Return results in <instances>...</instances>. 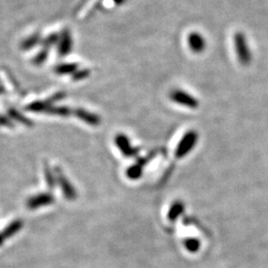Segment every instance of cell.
I'll list each match as a JSON object with an SVG mask.
<instances>
[{
	"label": "cell",
	"mask_w": 268,
	"mask_h": 268,
	"mask_svg": "<svg viewBox=\"0 0 268 268\" xmlns=\"http://www.w3.org/2000/svg\"><path fill=\"white\" fill-rule=\"evenodd\" d=\"M199 135L195 130H190L185 134L180 140V142L177 145V148L175 151V156L178 159H182L185 156H187L191 151L194 149L195 145L198 142Z\"/></svg>",
	"instance_id": "6da1fadb"
},
{
	"label": "cell",
	"mask_w": 268,
	"mask_h": 268,
	"mask_svg": "<svg viewBox=\"0 0 268 268\" xmlns=\"http://www.w3.org/2000/svg\"><path fill=\"white\" fill-rule=\"evenodd\" d=\"M54 173L56 176V180H57V184H59L61 190L63 191V194L65 196V198L70 201H74L77 199L78 194L77 191L75 189V187L73 184L69 181L66 175L64 174L63 170L58 166L54 167Z\"/></svg>",
	"instance_id": "7a4b0ae2"
},
{
	"label": "cell",
	"mask_w": 268,
	"mask_h": 268,
	"mask_svg": "<svg viewBox=\"0 0 268 268\" xmlns=\"http://www.w3.org/2000/svg\"><path fill=\"white\" fill-rule=\"evenodd\" d=\"M170 99L174 102L187 106L189 108H197L199 106V101L192 95L186 93L182 90H174L170 94Z\"/></svg>",
	"instance_id": "3957f363"
},
{
	"label": "cell",
	"mask_w": 268,
	"mask_h": 268,
	"mask_svg": "<svg viewBox=\"0 0 268 268\" xmlns=\"http://www.w3.org/2000/svg\"><path fill=\"white\" fill-rule=\"evenodd\" d=\"M115 143L118 149L122 153V155L126 158H133L139 153V148L133 147L130 144L128 137L124 134H118L115 138Z\"/></svg>",
	"instance_id": "277c9868"
},
{
	"label": "cell",
	"mask_w": 268,
	"mask_h": 268,
	"mask_svg": "<svg viewBox=\"0 0 268 268\" xmlns=\"http://www.w3.org/2000/svg\"><path fill=\"white\" fill-rule=\"evenodd\" d=\"M55 202V197L51 194L50 192L48 193H41L37 194L35 196H32L29 198L26 203V206L29 210H36L45 206H50L54 204Z\"/></svg>",
	"instance_id": "5b68a950"
},
{
	"label": "cell",
	"mask_w": 268,
	"mask_h": 268,
	"mask_svg": "<svg viewBox=\"0 0 268 268\" xmlns=\"http://www.w3.org/2000/svg\"><path fill=\"white\" fill-rule=\"evenodd\" d=\"M235 49L239 59V62L242 65H248L251 63V52L247 45L245 39L242 36H237L235 37Z\"/></svg>",
	"instance_id": "8992f818"
},
{
	"label": "cell",
	"mask_w": 268,
	"mask_h": 268,
	"mask_svg": "<svg viewBox=\"0 0 268 268\" xmlns=\"http://www.w3.org/2000/svg\"><path fill=\"white\" fill-rule=\"evenodd\" d=\"M73 114L76 118L84 121V123L92 126H99L101 124V119L98 115L87 111L83 108H76L73 110Z\"/></svg>",
	"instance_id": "52a82bcc"
},
{
	"label": "cell",
	"mask_w": 268,
	"mask_h": 268,
	"mask_svg": "<svg viewBox=\"0 0 268 268\" xmlns=\"http://www.w3.org/2000/svg\"><path fill=\"white\" fill-rule=\"evenodd\" d=\"M23 225H24V224H23V220H21V219H19V218L14 219L13 221H11V222L3 230V232L1 233V235L3 236L4 240H5V239H8V238H10V237H12V236H14V235H16L17 233H19V232L22 230Z\"/></svg>",
	"instance_id": "ba28073f"
},
{
	"label": "cell",
	"mask_w": 268,
	"mask_h": 268,
	"mask_svg": "<svg viewBox=\"0 0 268 268\" xmlns=\"http://www.w3.org/2000/svg\"><path fill=\"white\" fill-rule=\"evenodd\" d=\"M185 212V205L182 201H175L170 207L168 212V219L170 221H176Z\"/></svg>",
	"instance_id": "9c48e42d"
},
{
	"label": "cell",
	"mask_w": 268,
	"mask_h": 268,
	"mask_svg": "<svg viewBox=\"0 0 268 268\" xmlns=\"http://www.w3.org/2000/svg\"><path fill=\"white\" fill-rule=\"evenodd\" d=\"M189 45L191 49L195 53H201L205 49L206 43L204 39L202 38L201 35L199 34H191L189 38Z\"/></svg>",
	"instance_id": "30bf717a"
},
{
	"label": "cell",
	"mask_w": 268,
	"mask_h": 268,
	"mask_svg": "<svg viewBox=\"0 0 268 268\" xmlns=\"http://www.w3.org/2000/svg\"><path fill=\"white\" fill-rule=\"evenodd\" d=\"M72 113H73V110L68 106H56V105H51L48 107V109L45 111V114L52 115V116H57V117H62V118L70 117Z\"/></svg>",
	"instance_id": "8fae6325"
},
{
	"label": "cell",
	"mask_w": 268,
	"mask_h": 268,
	"mask_svg": "<svg viewBox=\"0 0 268 268\" xmlns=\"http://www.w3.org/2000/svg\"><path fill=\"white\" fill-rule=\"evenodd\" d=\"M8 116H9V118L14 119L17 122H19L23 125H26L28 127H31L34 125L33 121L31 119L24 117L21 113H19L15 108H9L8 109Z\"/></svg>",
	"instance_id": "7c38bea8"
},
{
	"label": "cell",
	"mask_w": 268,
	"mask_h": 268,
	"mask_svg": "<svg viewBox=\"0 0 268 268\" xmlns=\"http://www.w3.org/2000/svg\"><path fill=\"white\" fill-rule=\"evenodd\" d=\"M44 176H45V181L47 183V186L50 190H54L56 188L57 180L56 176L54 173V170L49 166L48 162L44 163Z\"/></svg>",
	"instance_id": "4fadbf2b"
},
{
	"label": "cell",
	"mask_w": 268,
	"mask_h": 268,
	"mask_svg": "<svg viewBox=\"0 0 268 268\" xmlns=\"http://www.w3.org/2000/svg\"><path fill=\"white\" fill-rule=\"evenodd\" d=\"M143 168H144V166H142L141 164L136 162L134 165L130 166L126 170L127 178L130 179V180H133V181L138 180L143 175Z\"/></svg>",
	"instance_id": "5bb4252c"
},
{
	"label": "cell",
	"mask_w": 268,
	"mask_h": 268,
	"mask_svg": "<svg viewBox=\"0 0 268 268\" xmlns=\"http://www.w3.org/2000/svg\"><path fill=\"white\" fill-rule=\"evenodd\" d=\"M79 66L77 64H63V65H59L55 69V72L58 75H70V74H74L78 71Z\"/></svg>",
	"instance_id": "9a60e30c"
},
{
	"label": "cell",
	"mask_w": 268,
	"mask_h": 268,
	"mask_svg": "<svg viewBox=\"0 0 268 268\" xmlns=\"http://www.w3.org/2000/svg\"><path fill=\"white\" fill-rule=\"evenodd\" d=\"M72 49V40L69 35L63 37L61 44L59 45V55L60 56H66Z\"/></svg>",
	"instance_id": "2e32d148"
},
{
	"label": "cell",
	"mask_w": 268,
	"mask_h": 268,
	"mask_svg": "<svg viewBox=\"0 0 268 268\" xmlns=\"http://www.w3.org/2000/svg\"><path fill=\"white\" fill-rule=\"evenodd\" d=\"M185 248L191 252H198V250L200 249V240L197 238H188L186 239L184 242Z\"/></svg>",
	"instance_id": "e0dca14e"
},
{
	"label": "cell",
	"mask_w": 268,
	"mask_h": 268,
	"mask_svg": "<svg viewBox=\"0 0 268 268\" xmlns=\"http://www.w3.org/2000/svg\"><path fill=\"white\" fill-rule=\"evenodd\" d=\"M48 57V51L42 50L35 58H34L33 63L35 65H42Z\"/></svg>",
	"instance_id": "ac0fdd59"
},
{
	"label": "cell",
	"mask_w": 268,
	"mask_h": 268,
	"mask_svg": "<svg viewBox=\"0 0 268 268\" xmlns=\"http://www.w3.org/2000/svg\"><path fill=\"white\" fill-rule=\"evenodd\" d=\"M90 76L88 70H78L76 73H74L73 80L74 81H82Z\"/></svg>",
	"instance_id": "d6986e66"
},
{
	"label": "cell",
	"mask_w": 268,
	"mask_h": 268,
	"mask_svg": "<svg viewBox=\"0 0 268 268\" xmlns=\"http://www.w3.org/2000/svg\"><path fill=\"white\" fill-rule=\"evenodd\" d=\"M0 126H5V127L12 128V127H14V123L12 122V120L10 119V118L0 115Z\"/></svg>",
	"instance_id": "ffe728a7"
},
{
	"label": "cell",
	"mask_w": 268,
	"mask_h": 268,
	"mask_svg": "<svg viewBox=\"0 0 268 268\" xmlns=\"http://www.w3.org/2000/svg\"><path fill=\"white\" fill-rule=\"evenodd\" d=\"M3 242H4V238H3L2 235L0 234V247L3 244Z\"/></svg>",
	"instance_id": "44dd1931"
}]
</instances>
